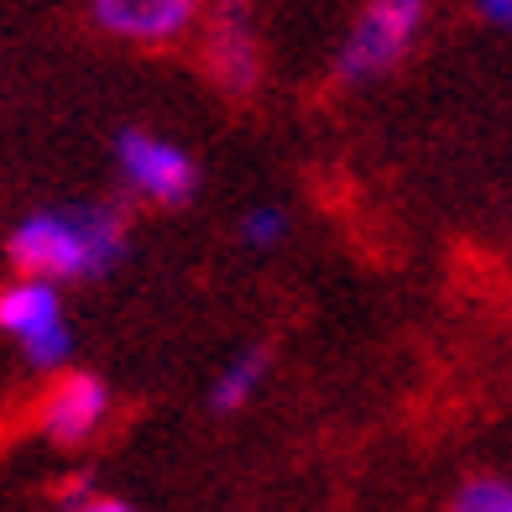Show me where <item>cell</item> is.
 Here are the masks:
<instances>
[{"mask_svg":"<svg viewBox=\"0 0 512 512\" xmlns=\"http://www.w3.org/2000/svg\"><path fill=\"white\" fill-rule=\"evenodd\" d=\"M11 262L21 277L63 283V277L110 272L126 256V220L110 204H74V209H37L11 230Z\"/></svg>","mask_w":512,"mask_h":512,"instance_id":"6da1fadb","label":"cell"},{"mask_svg":"<svg viewBox=\"0 0 512 512\" xmlns=\"http://www.w3.org/2000/svg\"><path fill=\"white\" fill-rule=\"evenodd\" d=\"M418 27H424V6L418 0H377V6H366L340 42L335 74L345 84H366V79L392 74L398 58L413 48Z\"/></svg>","mask_w":512,"mask_h":512,"instance_id":"7a4b0ae2","label":"cell"},{"mask_svg":"<svg viewBox=\"0 0 512 512\" xmlns=\"http://www.w3.org/2000/svg\"><path fill=\"white\" fill-rule=\"evenodd\" d=\"M0 330L11 340H21V351L37 371H58L68 361V324H63V304L53 283L37 277H16L0 293Z\"/></svg>","mask_w":512,"mask_h":512,"instance_id":"3957f363","label":"cell"},{"mask_svg":"<svg viewBox=\"0 0 512 512\" xmlns=\"http://www.w3.org/2000/svg\"><path fill=\"white\" fill-rule=\"evenodd\" d=\"M115 162H121L131 189L152 204H189L194 189H199L194 157L173 142H162V136H152V131H121Z\"/></svg>","mask_w":512,"mask_h":512,"instance_id":"277c9868","label":"cell"},{"mask_svg":"<svg viewBox=\"0 0 512 512\" xmlns=\"http://www.w3.org/2000/svg\"><path fill=\"white\" fill-rule=\"evenodd\" d=\"M105 413H110V392L95 371H63L37 408V424L53 445H79L105 424Z\"/></svg>","mask_w":512,"mask_h":512,"instance_id":"5b68a950","label":"cell"},{"mask_svg":"<svg viewBox=\"0 0 512 512\" xmlns=\"http://www.w3.org/2000/svg\"><path fill=\"white\" fill-rule=\"evenodd\" d=\"M204 63L225 95H251L262 84V42L246 27L241 11H220L204 32Z\"/></svg>","mask_w":512,"mask_h":512,"instance_id":"8992f818","label":"cell"},{"mask_svg":"<svg viewBox=\"0 0 512 512\" xmlns=\"http://www.w3.org/2000/svg\"><path fill=\"white\" fill-rule=\"evenodd\" d=\"M194 16V0H95L89 6V21L100 32L126 42H173L189 32Z\"/></svg>","mask_w":512,"mask_h":512,"instance_id":"52a82bcc","label":"cell"},{"mask_svg":"<svg viewBox=\"0 0 512 512\" xmlns=\"http://www.w3.org/2000/svg\"><path fill=\"white\" fill-rule=\"evenodd\" d=\"M267 366H272L267 351H241L236 361H225V371L215 377V392H209V408H215V413H236V408H246V403H251V392L262 387Z\"/></svg>","mask_w":512,"mask_h":512,"instance_id":"ba28073f","label":"cell"},{"mask_svg":"<svg viewBox=\"0 0 512 512\" xmlns=\"http://www.w3.org/2000/svg\"><path fill=\"white\" fill-rule=\"evenodd\" d=\"M283 236H288V215H283V209H272V204L246 209V220H241V241H246V246L267 251V246H277Z\"/></svg>","mask_w":512,"mask_h":512,"instance_id":"9c48e42d","label":"cell"},{"mask_svg":"<svg viewBox=\"0 0 512 512\" xmlns=\"http://www.w3.org/2000/svg\"><path fill=\"white\" fill-rule=\"evenodd\" d=\"M507 486L512 481H497V476H471L455 492V502H450V512H497L502 507V497H507Z\"/></svg>","mask_w":512,"mask_h":512,"instance_id":"30bf717a","label":"cell"},{"mask_svg":"<svg viewBox=\"0 0 512 512\" xmlns=\"http://www.w3.org/2000/svg\"><path fill=\"white\" fill-rule=\"evenodd\" d=\"M476 11L492 21V27H512V0H481Z\"/></svg>","mask_w":512,"mask_h":512,"instance_id":"8fae6325","label":"cell"},{"mask_svg":"<svg viewBox=\"0 0 512 512\" xmlns=\"http://www.w3.org/2000/svg\"><path fill=\"white\" fill-rule=\"evenodd\" d=\"M79 512H131V507H126L121 497H95V502H84Z\"/></svg>","mask_w":512,"mask_h":512,"instance_id":"7c38bea8","label":"cell"},{"mask_svg":"<svg viewBox=\"0 0 512 512\" xmlns=\"http://www.w3.org/2000/svg\"><path fill=\"white\" fill-rule=\"evenodd\" d=\"M497 512H512V486H507V497H502V507Z\"/></svg>","mask_w":512,"mask_h":512,"instance_id":"4fadbf2b","label":"cell"}]
</instances>
